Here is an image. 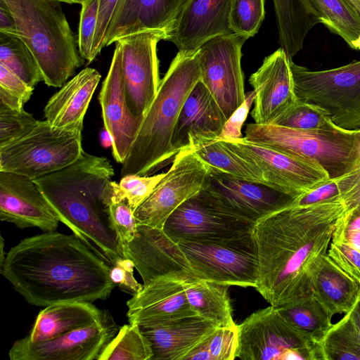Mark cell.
Instances as JSON below:
<instances>
[{
  "label": "cell",
  "mask_w": 360,
  "mask_h": 360,
  "mask_svg": "<svg viewBox=\"0 0 360 360\" xmlns=\"http://www.w3.org/2000/svg\"><path fill=\"white\" fill-rule=\"evenodd\" d=\"M264 0H232L230 28L232 32L247 38L258 32L264 18Z\"/></svg>",
  "instance_id": "40"
},
{
  "label": "cell",
  "mask_w": 360,
  "mask_h": 360,
  "mask_svg": "<svg viewBox=\"0 0 360 360\" xmlns=\"http://www.w3.org/2000/svg\"><path fill=\"white\" fill-rule=\"evenodd\" d=\"M13 17L17 37L32 51L44 82L61 87L84 63L60 2L3 0Z\"/></svg>",
  "instance_id": "5"
},
{
  "label": "cell",
  "mask_w": 360,
  "mask_h": 360,
  "mask_svg": "<svg viewBox=\"0 0 360 360\" xmlns=\"http://www.w3.org/2000/svg\"><path fill=\"white\" fill-rule=\"evenodd\" d=\"M350 49L356 51H360V35L356 40L352 42V46Z\"/></svg>",
  "instance_id": "61"
},
{
  "label": "cell",
  "mask_w": 360,
  "mask_h": 360,
  "mask_svg": "<svg viewBox=\"0 0 360 360\" xmlns=\"http://www.w3.org/2000/svg\"><path fill=\"white\" fill-rule=\"evenodd\" d=\"M153 351L139 324H124L103 349L97 360H150Z\"/></svg>",
  "instance_id": "36"
},
{
  "label": "cell",
  "mask_w": 360,
  "mask_h": 360,
  "mask_svg": "<svg viewBox=\"0 0 360 360\" xmlns=\"http://www.w3.org/2000/svg\"><path fill=\"white\" fill-rule=\"evenodd\" d=\"M327 255L345 272L360 282V251L340 242H331Z\"/></svg>",
  "instance_id": "47"
},
{
  "label": "cell",
  "mask_w": 360,
  "mask_h": 360,
  "mask_svg": "<svg viewBox=\"0 0 360 360\" xmlns=\"http://www.w3.org/2000/svg\"><path fill=\"white\" fill-rule=\"evenodd\" d=\"M221 141L258 168L266 184L289 195L300 196L329 180L327 172L316 162L291 157L244 137Z\"/></svg>",
  "instance_id": "15"
},
{
  "label": "cell",
  "mask_w": 360,
  "mask_h": 360,
  "mask_svg": "<svg viewBox=\"0 0 360 360\" xmlns=\"http://www.w3.org/2000/svg\"><path fill=\"white\" fill-rule=\"evenodd\" d=\"M331 242L347 243L360 251V210H346L338 219Z\"/></svg>",
  "instance_id": "46"
},
{
  "label": "cell",
  "mask_w": 360,
  "mask_h": 360,
  "mask_svg": "<svg viewBox=\"0 0 360 360\" xmlns=\"http://www.w3.org/2000/svg\"><path fill=\"white\" fill-rule=\"evenodd\" d=\"M165 173L148 176L127 174L119 184L115 182V193L125 199L134 211L151 194Z\"/></svg>",
  "instance_id": "41"
},
{
  "label": "cell",
  "mask_w": 360,
  "mask_h": 360,
  "mask_svg": "<svg viewBox=\"0 0 360 360\" xmlns=\"http://www.w3.org/2000/svg\"><path fill=\"white\" fill-rule=\"evenodd\" d=\"M148 340L150 360H184L218 327L198 314L139 324Z\"/></svg>",
  "instance_id": "23"
},
{
  "label": "cell",
  "mask_w": 360,
  "mask_h": 360,
  "mask_svg": "<svg viewBox=\"0 0 360 360\" xmlns=\"http://www.w3.org/2000/svg\"><path fill=\"white\" fill-rule=\"evenodd\" d=\"M342 200L347 210L356 208L360 210V185L345 195Z\"/></svg>",
  "instance_id": "55"
},
{
  "label": "cell",
  "mask_w": 360,
  "mask_h": 360,
  "mask_svg": "<svg viewBox=\"0 0 360 360\" xmlns=\"http://www.w3.org/2000/svg\"><path fill=\"white\" fill-rule=\"evenodd\" d=\"M114 185L108 205L109 215L112 226L122 246L134 238L138 224L134 217V211L125 199L117 196Z\"/></svg>",
  "instance_id": "42"
},
{
  "label": "cell",
  "mask_w": 360,
  "mask_h": 360,
  "mask_svg": "<svg viewBox=\"0 0 360 360\" xmlns=\"http://www.w3.org/2000/svg\"><path fill=\"white\" fill-rule=\"evenodd\" d=\"M245 139L291 157L314 161L334 179L357 169L356 129L335 125L301 130L276 124H247Z\"/></svg>",
  "instance_id": "6"
},
{
  "label": "cell",
  "mask_w": 360,
  "mask_h": 360,
  "mask_svg": "<svg viewBox=\"0 0 360 360\" xmlns=\"http://www.w3.org/2000/svg\"><path fill=\"white\" fill-rule=\"evenodd\" d=\"M319 23L340 37L351 48L360 35V15L347 0H306Z\"/></svg>",
  "instance_id": "34"
},
{
  "label": "cell",
  "mask_w": 360,
  "mask_h": 360,
  "mask_svg": "<svg viewBox=\"0 0 360 360\" xmlns=\"http://www.w3.org/2000/svg\"><path fill=\"white\" fill-rule=\"evenodd\" d=\"M58 2H63L66 4H82L84 1V0H53Z\"/></svg>",
  "instance_id": "62"
},
{
  "label": "cell",
  "mask_w": 360,
  "mask_h": 360,
  "mask_svg": "<svg viewBox=\"0 0 360 360\" xmlns=\"http://www.w3.org/2000/svg\"><path fill=\"white\" fill-rule=\"evenodd\" d=\"M118 330L106 311L101 322L49 340L33 342L26 336L17 340L8 356L11 360H95Z\"/></svg>",
  "instance_id": "16"
},
{
  "label": "cell",
  "mask_w": 360,
  "mask_h": 360,
  "mask_svg": "<svg viewBox=\"0 0 360 360\" xmlns=\"http://www.w3.org/2000/svg\"><path fill=\"white\" fill-rule=\"evenodd\" d=\"M106 311L91 302H72L54 304L44 307L26 336L31 342L55 338L73 330L101 322Z\"/></svg>",
  "instance_id": "28"
},
{
  "label": "cell",
  "mask_w": 360,
  "mask_h": 360,
  "mask_svg": "<svg viewBox=\"0 0 360 360\" xmlns=\"http://www.w3.org/2000/svg\"><path fill=\"white\" fill-rule=\"evenodd\" d=\"M165 30H153L119 39L122 54L124 96L130 112L144 117L154 100L160 83L158 43L166 40Z\"/></svg>",
  "instance_id": "14"
},
{
  "label": "cell",
  "mask_w": 360,
  "mask_h": 360,
  "mask_svg": "<svg viewBox=\"0 0 360 360\" xmlns=\"http://www.w3.org/2000/svg\"><path fill=\"white\" fill-rule=\"evenodd\" d=\"M312 291L332 316L347 314L360 297V282L326 255L313 275Z\"/></svg>",
  "instance_id": "29"
},
{
  "label": "cell",
  "mask_w": 360,
  "mask_h": 360,
  "mask_svg": "<svg viewBox=\"0 0 360 360\" xmlns=\"http://www.w3.org/2000/svg\"><path fill=\"white\" fill-rule=\"evenodd\" d=\"M110 266L75 235L56 231L27 237L6 254L0 272L37 307L106 300L115 285Z\"/></svg>",
  "instance_id": "2"
},
{
  "label": "cell",
  "mask_w": 360,
  "mask_h": 360,
  "mask_svg": "<svg viewBox=\"0 0 360 360\" xmlns=\"http://www.w3.org/2000/svg\"><path fill=\"white\" fill-rule=\"evenodd\" d=\"M38 122L25 110H0V146L25 136L35 127Z\"/></svg>",
  "instance_id": "43"
},
{
  "label": "cell",
  "mask_w": 360,
  "mask_h": 360,
  "mask_svg": "<svg viewBox=\"0 0 360 360\" xmlns=\"http://www.w3.org/2000/svg\"><path fill=\"white\" fill-rule=\"evenodd\" d=\"M255 224L226 210L202 188L167 218L162 229L176 243L217 240L251 231Z\"/></svg>",
  "instance_id": "12"
},
{
  "label": "cell",
  "mask_w": 360,
  "mask_h": 360,
  "mask_svg": "<svg viewBox=\"0 0 360 360\" xmlns=\"http://www.w3.org/2000/svg\"><path fill=\"white\" fill-rule=\"evenodd\" d=\"M249 82L256 92L250 112L256 124H272L298 100L290 59L281 47L264 59Z\"/></svg>",
  "instance_id": "19"
},
{
  "label": "cell",
  "mask_w": 360,
  "mask_h": 360,
  "mask_svg": "<svg viewBox=\"0 0 360 360\" xmlns=\"http://www.w3.org/2000/svg\"><path fill=\"white\" fill-rule=\"evenodd\" d=\"M123 255L131 259L147 285L164 276L184 281L200 278L179 244L163 229L138 224L134 238L122 245Z\"/></svg>",
  "instance_id": "18"
},
{
  "label": "cell",
  "mask_w": 360,
  "mask_h": 360,
  "mask_svg": "<svg viewBox=\"0 0 360 360\" xmlns=\"http://www.w3.org/2000/svg\"><path fill=\"white\" fill-rule=\"evenodd\" d=\"M111 64L98 94L105 129L112 139V155L123 163L138 134L143 117L134 115L126 103L123 78L122 54L116 41Z\"/></svg>",
  "instance_id": "22"
},
{
  "label": "cell",
  "mask_w": 360,
  "mask_h": 360,
  "mask_svg": "<svg viewBox=\"0 0 360 360\" xmlns=\"http://www.w3.org/2000/svg\"><path fill=\"white\" fill-rule=\"evenodd\" d=\"M0 87L27 103L33 93V89L29 86L20 77L0 64Z\"/></svg>",
  "instance_id": "51"
},
{
  "label": "cell",
  "mask_w": 360,
  "mask_h": 360,
  "mask_svg": "<svg viewBox=\"0 0 360 360\" xmlns=\"http://www.w3.org/2000/svg\"><path fill=\"white\" fill-rule=\"evenodd\" d=\"M134 262L127 258L117 259L110 266V276L115 285L131 296L140 292L143 285L139 283L134 276Z\"/></svg>",
  "instance_id": "49"
},
{
  "label": "cell",
  "mask_w": 360,
  "mask_h": 360,
  "mask_svg": "<svg viewBox=\"0 0 360 360\" xmlns=\"http://www.w3.org/2000/svg\"><path fill=\"white\" fill-rule=\"evenodd\" d=\"M360 15V0H347Z\"/></svg>",
  "instance_id": "60"
},
{
  "label": "cell",
  "mask_w": 360,
  "mask_h": 360,
  "mask_svg": "<svg viewBox=\"0 0 360 360\" xmlns=\"http://www.w3.org/2000/svg\"><path fill=\"white\" fill-rule=\"evenodd\" d=\"M346 210L342 200L292 205L255 224V288L270 305L281 307L312 292L313 275Z\"/></svg>",
  "instance_id": "1"
},
{
  "label": "cell",
  "mask_w": 360,
  "mask_h": 360,
  "mask_svg": "<svg viewBox=\"0 0 360 360\" xmlns=\"http://www.w3.org/2000/svg\"><path fill=\"white\" fill-rule=\"evenodd\" d=\"M120 0H99L96 28L91 49V63L105 46L109 27Z\"/></svg>",
  "instance_id": "48"
},
{
  "label": "cell",
  "mask_w": 360,
  "mask_h": 360,
  "mask_svg": "<svg viewBox=\"0 0 360 360\" xmlns=\"http://www.w3.org/2000/svg\"><path fill=\"white\" fill-rule=\"evenodd\" d=\"M114 174L106 158L83 150L72 164L33 179L60 221L110 266L124 257L109 215Z\"/></svg>",
  "instance_id": "3"
},
{
  "label": "cell",
  "mask_w": 360,
  "mask_h": 360,
  "mask_svg": "<svg viewBox=\"0 0 360 360\" xmlns=\"http://www.w3.org/2000/svg\"><path fill=\"white\" fill-rule=\"evenodd\" d=\"M236 356L242 360H323L321 344L295 328L272 305L238 325Z\"/></svg>",
  "instance_id": "7"
},
{
  "label": "cell",
  "mask_w": 360,
  "mask_h": 360,
  "mask_svg": "<svg viewBox=\"0 0 360 360\" xmlns=\"http://www.w3.org/2000/svg\"><path fill=\"white\" fill-rule=\"evenodd\" d=\"M255 96V90L245 94V101L226 121L221 132L216 139L230 141L243 138L241 129L250 112V107L254 103Z\"/></svg>",
  "instance_id": "50"
},
{
  "label": "cell",
  "mask_w": 360,
  "mask_h": 360,
  "mask_svg": "<svg viewBox=\"0 0 360 360\" xmlns=\"http://www.w3.org/2000/svg\"><path fill=\"white\" fill-rule=\"evenodd\" d=\"M346 314L360 341V297L355 305Z\"/></svg>",
  "instance_id": "56"
},
{
  "label": "cell",
  "mask_w": 360,
  "mask_h": 360,
  "mask_svg": "<svg viewBox=\"0 0 360 360\" xmlns=\"http://www.w3.org/2000/svg\"><path fill=\"white\" fill-rule=\"evenodd\" d=\"M210 172L191 147L181 150L151 194L135 210L138 224L163 229L167 218L205 186Z\"/></svg>",
  "instance_id": "11"
},
{
  "label": "cell",
  "mask_w": 360,
  "mask_h": 360,
  "mask_svg": "<svg viewBox=\"0 0 360 360\" xmlns=\"http://www.w3.org/2000/svg\"><path fill=\"white\" fill-rule=\"evenodd\" d=\"M184 360H212L211 355L207 347L205 339L193 348Z\"/></svg>",
  "instance_id": "54"
},
{
  "label": "cell",
  "mask_w": 360,
  "mask_h": 360,
  "mask_svg": "<svg viewBox=\"0 0 360 360\" xmlns=\"http://www.w3.org/2000/svg\"><path fill=\"white\" fill-rule=\"evenodd\" d=\"M323 360H360V341L345 314L321 342Z\"/></svg>",
  "instance_id": "37"
},
{
  "label": "cell",
  "mask_w": 360,
  "mask_h": 360,
  "mask_svg": "<svg viewBox=\"0 0 360 360\" xmlns=\"http://www.w3.org/2000/svg\"><path fill=\"white\" fill-rule=\"evenodd\" d=\"M0 32L17 37L13 17L3 0H0Z\"/></svg>",
  "instance_id": "52"
},
{
  "label": "cell",
  "mask_w": 360,
  "mask_h": 360,
  "mask_svg": "<svg viewBox=\"0 0 360 360\" xmlns=\"http://www.w3.org/2000/svg\"><path fill=\"white\" fill-rule=\"evenodd\" d=\"M252 231L226 239L177 243L200 279L255 288L258 257Z\"/></svg>",
  "instance_id": "10"
},
{
  "label": "cell",
  "mask_w": 360,
  "mask_h": 360,
  "mask_svg": "<svg viewBox=\"0 0 360 360\" xmlns=\"http://www.w3.org/2000/svg\"><path fill=\"white\" fill-rule=\"evenodd\" d=\"M24 104L20 98L0 87V110H22Z\"/></svg>",
  "instance_id": "53"
},
{
  "label": "cell",
  "mask_w": 360,
  "mask_h": 360,
  "mask_svg": "<svg viewBox=\"0 0 360 360\" xmlns=\"http://www.w3.org/2000/svg\"><path fill=\"white\" fill-rule=\"evenodd\" d=\"M203 188L226 210L255 223L294 205L298 197L264 183L236 178L210 168Z\"/></svg>",
  "instance_id": "17"
},
{
  "label": "cell",
  "mask_w": 360,
  "mask_h": 360,
  "mask_svg": "<svg viewBox=\"0 0 360 360\" xmlns=\"http://www.w3.org/2000/svg\"><path fill=\"white\" fill-rule=\"evenodd\" d=\"M0 219L43 232L55 231L60 221L32 179L4 171H0Z\"/></svg>",
  "instance_id": "20"
},
{
  "label": "cell",
  "mask_w": 360,
  "mask_h": 360,
  "mask_svg": "<svg viewBox=\"0 0 360 360\" xmlns=\"http://www.w3.org/2000/svg\"><path fill=\"white\" fill-rule=\"evenodd\" d=\"M83 151L82 131L53 128L46 120L22 138L0 146V171L32 179L75 162Z\"/></svg>",
  "instance_id": "9"
},
{
  "label": "cell",
  "mask_w": 360,
  "mask_h": 360,
  "mask_svg": "<svg viewBox=\"0 0 360 360\" xmlns=\"http://www.w3.org/2000/svg\"><path fill=\"white\" fill-rule=\"evenodd\" d=\"M101 77L94 68L81 70L50 98L44 108L45 120L53 128L82 131L84 115Z\"/></svg>",
  "instance_id": "27"
},
{
  "label": "cell",
  "mask_w": 360,
  "mask_h": 360,
  "mask_svg": "<svg viewBox=\"0 0 360 360\" xmlns=\"http://www.w3.org/2000/svg\"><path fill=\"white\" fill-rule=\"evenodd\" d=\"M86 1V0H84V1Z\"/></svg>",
  "instance_id": "63"
},
{
  "label": "cell",
  "mask_w": 360,
  "mask_h": 360,
  "mask_svg": "<svg viewBox=\"0 0 360 360\" xmlns=\"http://www.w3.org/2000/svg\"><path fill=\"white\" fill-rule=\"evenodd\" d=\"M248 39L231 32L207 41L197 51L200 80L226 120L245 99L241 49Z\"/></svg>",
  "instance_id": "13"
},
{
  "label": "cell",
  "mask_w": 360,
  "mask_h": 360,
  "mask_svg": "<svg viewBox=\"0 0 360 360\" xmlns=\"http://www.w3.org/2000/svg\"><path fill=\"white\" fill-rule=\"evenodd\" d=\"M81 6L77 44L81 56L90 63L91 49L97 24L99 0H86Z\"/></svg>",
  "instance_id": "44"
},
{
  "label": "cell",
  "mask_w": 360,
  "mask_h": 360,
  "mask_svg": "<svg viewBox=\"0 0 360 360\" xmlns=\"http://www.w3.org/2000/svg\"><path fill=\"white\" fill-rule=\"evenodd\" d=\"M0 64L33 89L39 82L43 81L36 58L18 37L0 32Z\"/></svg>",
  "instance_id": "35"
},
{
  "label": "cell",
  "mask_w": 360,
  "mask_h": 360,
  "mask_svg": "<svg viewBox=\"0 0 360 360\" xmlns=\"http://www.w3.org/2000/svg\"><path fill=\"white\" fill-rule=\"evenodd\" d=\"M190 147L213 170L236 178L266 184L258 168L238 155L221 140L202 139Z\"/></svg>",
  "instance_id": "33"
},
{
  "label": "cell",
  "mask_w": 360,
  "mask_h": 360,
  "mask_svg": "<svg viewBox=\"0 0 360 360\" xmlns=\"http://www.w3.org/2000/svg\"><path fill=\"white\" fill-rule=\"evenodd\" d=\"M278 42L290 60L302 49L309 32L319 23L306 0H273Z\"/></svg>",
  "instance_id": "30"
},
{
  "label": "cell",
  "mask_w": 360,
  "mask_h": 360,
  "mask_svg": "<svg viewBox=\"0 0 360 360\" xmlns=\"http://www.w3.org/2000/svg\"><path fill=\"white\" fill-rule=\"evenodd\" d=\"M205 343L212 360H233L236 358L238 325L236 327H217L206 339Z\"/></svg>",
  "instance_id": "45"
},
{
  "label": "cell",
  "mask_w": 360,
  "mask_h": 360,
  "mask_svg": "<svg viewBox=\"0 0 360 360\" xmlns=\"http://www.w3.org/2000/svg\"><path fill=\"white\" fill-rule=\"evenodd\" d=\"M4 239L3 238L2 236H1V246H0V249H1V256H0V266L3 264L4 261V259H5V256H6V254L4 251Z\"/></svg>",
  "instance_id": "59"
},
{
  "label": "cell",
  "mask_w": 360,
  "mask_h": 360,
  "mask_svg": "<svg viewBox=\"0 0 360 360\" xmlns=\"http://www.w3.org/2000/svg\"><path fill=\"white\" fill-rule=\"evenodd\" d=\"M356 149H357V165L360 168V129H356Z\"/></svg>",
  "instance_id": "58"
},
{
  "label": "cell",
  "mask_w": 360,
  "mask_h": 360,
  "mask_svg": "<svg viewBox=\"0 0 360 360\" xmlns=\"http://www.w3.org/2000/svg\"><path fill=\"white\" fill-rule=\"evenodd\" d=\"M200 79L197 51H179L161 79L157 94L122 163V177L127 174L151 176L172 163L176 153L172 138L177 119L186 99Z\"/></svg>",
  "instance_id": "4"
},
{
  "label": "cell",
  "mask_w": 360,
  "mask_h": 360,
  "mask_svg": "<svg viewBox=\"0 0 360 360\" xmlns=\"http://www.w3.org/2000/svg\"><path fill=\"white\" fill-rule=\"evenodd\" d=\"M184 285L188 303L198 315L218 327L237 326L228 295L230 285L200 278L184 281Z\"/></svg>",
  "instance_id": "31"
},
{
  "label": "cell",
  "mask_w": 360,
  "mask_h": 360,
  "mask_svg": "<svg viewBox=\"0 0 360 360\" xmlns=\"http://www.w3.org/2000/svg\"><path fill=\"white\" fill-rule=\"evenodd\" d=\"M360 184V168L340 177L329 179L298 196L294 205L305 206L342 198Z\"/></svg>",
  "instance_id": "39"
},
{
  "label": "cell",
  "mask_w": 360,
  "mask_h": 360,
  "mask_svg": "<svg viewBox=\"0 0 360 360\" xmlns=\"http://www.w3.org/2000/svg\"><path fill=\"white\" fill-rule=\"evenodd\" d=\"M272 124L301 130H323L335 125L324 109L300 100Z\"/></svg>",
  "instance_id": "38"
},
{
  "label": "cell",
  "mask_w": 360,
  "mask_h": 360,
  "mask_svg": "<svg viewBox=\"0 0 360 360\" xmlns=\"http://www.w3.org/2000/svg\"><path fill=\"white\" fill-rule=\"evenodd\" d=\"M290 65L298 100L322 108L340 128L360 129V60L323 70Z\"/></svg>",
  "instance_id": "8"
},
{
  "label": "cell",
  "mask_w": 360,
  "mask_h": 360,
  "mask_svg": "<svg viewBox=\"0 0 360 360\" xmlns=\"http://www.w3.org/2000/svg\"><path fill=\"white\" fill-rule=\"evenodd\" d=\"M186 0H120L105 46L145 30L168 31Z\"/></svg>",
  "instance_id": "26"
},
{
  "label": "cell",
  "mask_w": 360,
  "mask_h": 360,
  "mask_svg": "<svg viewBox=\"0 0 360 360\" xmlns=\"http://www.w3.org/2000/svg\"><path fill=\"white\" fill-rule=\"evenodd\" d=\"M101 143L105 147L112 146V139L110 133L104 128V130L101 131L100 135Z\"/></svg>",
  "instance_id": "57"
},
{
  "label": "cell",
  "mask_w": 360,
  "mask_h": 360,
  "mask_svg": "<svg viewBox=\"0 0 360 360\" xmlns=\"http://www.w3.org/2000/svg\"><path fill=\"white\" fill-rule=\"evenodd\" d=\"M232 0H186L167 31L179 52L197 51L207 41L231 33Z\"/></svg>",
  "instance_id": "21"
},
{
  "label": "cell",
  "mask_w": 360,
  "mask_h": 360,
  "mask_svg": "<svg viewBox=\"0 0 360 360\" xmlns=\"http://www.w3.org/2000/svg\"><path fill=\"white\" fill-rule=\"evenodd\" d=\"M227 120L213 96L200 80L181 110L172 138L177 154L202 139H216Z\"/></svg>",
  "instance_id": "24"
},
{
  "label": "cell",
  "mask_w": 360,
  "mask_h": 360,
  "mask_svg": "<svg viewBox=\"0 0 360 360\" xmlns=\"http://www.w3.org/2000/svg\"><path fill=\"white\" fill-rule=\"evenodd\" d=\"M278 309L291 325L317 343L321 344L333 326V316L313 291Z\"/></svg>",
  "instance_id": "32"
},
{
  "label": "cell",
  "mask_w": 360,
  "mask_h": 360,
  "mask_svg": "<svg viewBox=\"0 0 360 360\" xmlns=\"http://www.w3.org/2000/svg\"><path fill=\"white\" fill-rule=\"evenodd\" d=\"M184 281L174 276L159 278L127 302L130 323L140 324L197 314L186 297Z\"/></svg>",
  "instance_id": "25"
}]
</instances>
